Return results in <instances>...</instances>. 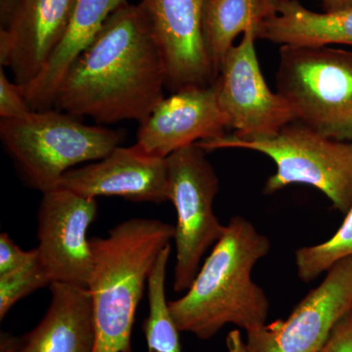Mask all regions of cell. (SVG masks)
<instances>
[{"label": "cell", "mask_w": 352, "mask_h": 352, "mask_svg": "<svg viewBox=\"0 0 352 352\" xmlns=\"http://www.w3.org/2000/svg\"><path fill=\"white\" fill-rule=\"evenodd\" d=\"M166 72L144 7L120 6L78 57L57 92L54 109L99 124L149 117L164 98Z\"/></svg>", "instance_id": "obj_1"}, {"label": "cell", "mask_w": 352, "mask_h": 352, "mask_svg": "<svg viewBox=\"0 0 352 352\" xmlns=\"http://www.w3.org/2000/svg\"><path fill=\"white\" fill-rule=\"evenodd\" d=\"M270 248L249 220H229L184 296L168 302L179 332L208 340L227 325L247 333L266 325L270 300L252 272Z\"/></svg>", "instance_id": "obj_2"}, {"label": "cell", "mask_w": 352, "mask_h": 352, "mask_svg": "<svg viewBox=\"0 0 352 352\" xmlns=\"http://www.w3.org/2000/svg\"><path fill=\"white\" fill-rule=\"evenodd\" d=\"M161 220L131 219L92 238L87 289L96 330L94 352H132L131 333L139 302L155 263L175 237Z\"/></svg>", "instance_id": "obj_3"}, {"label": "cell", "mask_w": 352, "mask_h": 352, "mask_svg": "<svg viewBox=\"0 0 352 352\" xmlns=\"http://www.w3.org/2000/svg\"><path fill=\"white\" fill-rule=\"evenodd\" d=\"M0 138L28 183L45 193L56 189L76 164L107 157L124 141V132L87 126L53 108L22 120H1Z\"/></svg>", "instance_id": "obj_4"}, {"label": "cell", "mask_w": 352, "mask_h": 352, "mask_svg": "<svg viewBox=\"0 0 352 352\" xmlns=\"http://www.w3.org/2000/svg\"><path fill=\"white\" fill-rule=\"evenodd\" d=\"M196 144L206 152L235 148L270 157L277 170L265 183V194L307 184L320 190L342 214L352 207V142L326 138L295 120L270 138L226 135Z\"/></svg>", "instance_id": "obj_5"}, {"label": "cell", "mask_w": 352, "mask_h": 352, "mask_svg": "<svg viewBox=\"0 0 352 352\" xmlns=\"http://www.w3.org/2000/svg\"><path fill=\"white\" fill-rule=\"evenodd\" d=\"M276 89L296 122L326 138L352 142L351 51L282 45Z\"/></svg>", "instance_id": "obj_6"}, {"label": "cell", "mask_w": 352, "mask_h": 352, "mask_svg": "<svg viewBox=\"0 0 352 352\" xmlns=\"http://www.w3.org/2000/svg\"><path fill=\"white\" fill-rule=\"evenodd\" d=\"M197 144L187 146L166 157L168 201L175 206L176 259L173 289L190 288L206 252L226 230L214 212L219 192L217 173Z\"/></svg>", "instance_id": "obj_7"}, {"label": "cell", "mask_w": 352, "mask_h": 352, "mask_svg": "<svg viewBox=\"0 0 352 352\" xmlns=\"http://www.w3.org/2000/svg\"><path fill=\"white\" fill-rule=\"evenodd\" d=\"M256 28L251 25L242 41L227 52L215 80L217 100L236 138L275 135L295 122V115L281 95L264 80L256 50Z\"/></svg>", "instance_id": "obj_8"}, {"label": "cell", "mask_w": 352, "mask_h": 352, "mask_svg": "<svg viewBox=\"0 0 352 352\" xmlns=\"http://www.w3.org/2000/svg\"><path fill=\"white\" fill-rule=\"evenodd\" d=\"M352 310V256L296 305L286 320L247 333L249 352H321L333 328Z\"/></svg>", "instance_id": "obj_9"}, {"label": "cell", "mask_w": 352, "mask_h": 352, "mask_svg": "<svg viewBox=\"0 0 352 352\" xmlns=\"http://www.w3.org/2000/svg\"><path fill=\"white\" fill-rule=\"evenodd\" d=\"M43 194L38 212L39 258L52 283L87 288L92 252L87 234L98 212L96 199L60 187Z\"/></svg>", "instance_id": "obj_10"}, {"label": "cell", "mask_w": 352, "mask_h": 352, "mask_svg": "<svg viewBox=\"0 0 352 352\" xmlns=\"http://www.w3.org/2000/svg\"><path fill=\"white\" fill-rule=\"evenodd\" d=\"M205 0H140L161 51L166 89L208 87L217 80L203 36Z\"/></svg>", "instance_id": "obj_11"}, {"label": "cell", "mask_w": 352, "mask_h": 352, "mask_svg": "<svg viewBox=\"0 0 352 352\" xmlns=\"http://www.w3.org/2000/svg\"><path fill=\"white\" fill-rule=\"evenodd\" d=\"M230 124L217 100L214 83L183 88L160 102L140 122L135 145L149 156L166 159L201 141L226 135Z\"/></svg>", "instance_id": "obj_12"}, {"label": "cell", "mask_w": 352, "mask_h": 352, "mask_svg": "<svg viewBox=\"0 0 352 352\" xmlns=\"http://www.w3.org/2000/svg\"><path fill=\"white\" fill-rule=\"evenodd\" d=\"M76 0H20L0 31V62L20 87L39 75L63 39Z\"/></svg>", "instance_id": "obj_13"}, {"label": "cell", "mask_w": 352, "mask_h": 352, "mask_svg": "<svg viewBox=\"0 0 352 352\" xmlns=\"http://www.w3.org/2000/svg\"><path fill=\"white\" fill-rule=\"evenodd\" d=\"M58 187L87 198L164 203L168 201L166 159L149 156L135 144L119 146L104 159L67 171Z\"/></svg>", "instance_id": "obj_14"}, {"label": "cell", "mask_w": 352, "mask_h": 352, "mask_svg": "<svg viewBox=\"0 0 352 352\" xmlns=\"http://www.w3.org/2000/svg\"><path fill=\"white\" fill-rule=\"evenodd\" d=\"M41 321L19 338L15 352H94L96 330L91 296L85 287L54 282Z\"/></svg>", "instance_id": "obj_15"}, {"label": "cell", "mask_w": 352, "mask_h": 352, "mask_svg": "<svg viewBox=\"0 0 352 352\" xmlns=\"http://www.w3.org/2000/svg\"><path fill=\"white\" fill-rule=\"evenodd\" d=\"M126 0H76L63 39L39 75L21 87L34 111L54 108L57 92L78 57L92 43L111 14Z\"/></svg>", "instance_id": "obj_16"}, {"label": "cell", "mask_w": 352, "mask_h": 352, "mask_svg": "<svg viewBox=\"0 0 352 352\" xmlns=\"http://www.w3.org/2000/svg\"><path fill=\"white\" fill-rule=\"evenodd\" d=\"M276 14L259 23L256 38L280 45L352 46V8L314 12L298 0H275Z\"/></svg>", "instance_id": "obj_17"}, {"label": "cell", "mask_w": 352, "mask_h": 352, "mask_svg": "<svg viewBox=\"0 0 352 352\" xmlns=\"http://www.w3.org/2000/svg\"><path fill=\"white\" fill-rule=\"evenodd\" d=\"M276 14L275 0H205L203 36L215 75L235 38Z\"/></svg>", "instance_id": "obj_18"}, {"label": "cell", "mask_w": 352, "mask_h": 352, "mask_svg": "<svg viewBox=\"0 0 352 352\" xmlns=\"http://www.w3.org/2000/svg\"><path fill=\"white\" fill-rule=\"evenodd\" d=\"M170 256V245L160 254L148 280L149 315L143 326L148 352H182L180 332L171 316L166 296V267Z\"/></svg>", "instance_id": "obj_19"}, {"label": "cell", "mask_w": 352, "mask_h": 352, "mask_svg": "<svg viewBox=\"0 0 352 352\" xmlns=\"http://www.w3.org/2000/svg\"><path fill=\"white\" fill-rule=\"evenodd\" d=\"M344 223L332 238L314 245L298 249L295 261L298 277L305 283L328 272L335 264L352 256V207Z\"/></svg>", "instance_id": "obj_20"}, {"label": "cell", "mask_w": 352, "mask_h": 352, "mask_svg": "<svg viewBox=\"0 0 352 352\" xmlns=\"http://www.w3.org/2000/svg\"><path fill=\"white\" fill-rule=\"evenodd\" d=\"M52 280L36 248L32 258L18 270L0 275V320L19 300L34 292L50 286Z\"/></svg>", "instance_id": "obj_21"}, {"label": "cell", "mask_w": 352, "mask_h": 352, "mask_svg": "<svg viewBox=\"0 0 352 352\" xmlns=\"http://www.w3.org/2000/svg\"><path fill=\"white\" fill-rule=\"evenodd\" d=\"M34 112L25 100L19 85L8 80L0 71V118L1 120H22Z\"/></svg>", "instance_id": "obj_22"}, {"label": "cell", "mask_w": 352, "mask_h": 352, "mask_svg": "<svg viewBox=\"0 0 352 352\" xmlns=\"http://www.w3.org/2000/svg\"><path fill=\"white\" fill-rule=\"evenodd\" d=\"M36 249L25 252L15 244L7 233L0 235V275L24 265L34 256Z\"/></svg>", "instance_id": "obj_23"}, {"label": "cell", "mask_w": 352, "mask_h": 352, "mask_svg": "<svg viewBox=\"0 0 352 352\" xmlns=\"http://www.w3.org/2000/svg\"><path fill=\"white\" fill-rule=\"evenodd\" d=\"M321 352H352V310L333 328Z\"/></svg>", "instance_id": "obj_24"}, {"label": "cell", "mask_w": 352, "mask_h": 352, "mask_svg": "<svg viewBox=\"0 0 352 352\" xmlns=\"http://www.w3.org/2000/svg\"><path fill=\"white\" fill-rule=\"evenodd\" d=\"M226 347L228 352H249L245 340L239 330H233L226 337Z\"/></svg>", "instance_id": "obj_25"}, {"label": "cell", "mask_w": 352, "mask_h": 352, "mask_svg": "<svg viewBox=\"0 0 352 352\" xmlns=\"http://www.w3.org/2000/svg\"><path fill=\"white\" fill-rule=\"evenodd\" d=\"M20 0H0V24L6 28Z\"/></svg>", "instance_id": "obj_26"}, {"label": "cell", "mask_w": 352, "mask_h": 352, "mask_svg": "<svg viewBox=\"0 0 352 352\" xmlns=\"http://www.w3.org/2000/svg\"><path fill=\"white\" fill-rule=\"evenodd\" d=\"M18 342L19 338L10 333L2 332L0 335V352H15Z\"/></svg>", "instance_id": "obj_27"}, {"label": "cell", "mask_w": 352, "mask_h": 352, "mask_svg": "<svg viewBox=\"0 0 352 352\" xmlns=\"http://www.w3.org/2000/svg\"><path fill=\"white\" fill-rule=\"evenodd\" d=\"M325 12L352 8V0H318Z\"/></svg>", "instance_id": "obj_28"}]
</instances>
